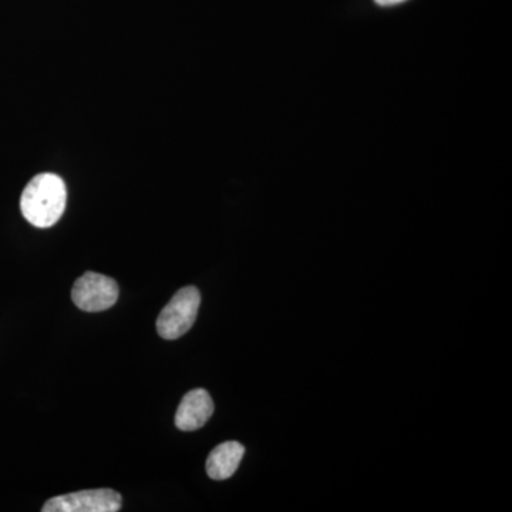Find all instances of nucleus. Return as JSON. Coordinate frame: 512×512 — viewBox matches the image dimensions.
<instances>
[{
    "label": "nucleus",
    "mask_w": 512,
    "mask_h": 512,
    "mask_svg": "<svg viewBox=\"0 0 512 512\" xmlns=\"http://www.w3.org/2000/svg\"><path fill=\"white\" fill-rule=\"evenodd\" d=\"M67 191L59 175H36L20 198L23 217L37 228H49L62 218L66 208Z\"/></svg>",
    "instance_id": "f257e3e1"
},
{
    "label": "nucleus",
    "mask_w": 512,
    "mask_h": 512,
    "mask_svg": "<svg viewBox=\"0 0 512 512\" xmlns=\"http://www.w3.org/2000/svg\"><path fill=\"white\" fill-rule=\"evenodd\" d=\"M200 305L201 293L195 286L180 289L158 316V335L167 340L184 336L197 320Z\"/></svg>",
    "instance_id": "f03ea898"
},
{
    "label": "nucleus",
    "mask_w": 512,
    "mask_h": 512,
    "mask_svg": "<svg viewBox=\"0 0 512 512\" xmlns=\"http://www.w3.org/2000/svg\"><path fill=\"white\" fill-rule=\"evenodd\" d=\"M72 299L84 312H103L113 308L119 299V285L109 276L86 272L77 279Z\"/></svg>",
    "instance_id": "7ed1b4c3"
},
{
    "label": "nucleus",
    "mask_w": 512,
    "mask_h": 512,
    "mask_svg": "<svg viewBox=\"0 0 512 512\" xmlns=\"http://www.w3.org/2000/svg\"><path fill=\"white\" fill-rule=\"evenodd\" d=\"M121 495L109 488L84 490L79 493L50 498L43 512H117L121 510Z\"/></svg>",
    "instance_id": "20e7f679"
},
{
    "label": "nucleus",
    "mask_w": 512,
    "mask_h": 512,
    "mask_svg": "<svg viewBox=\"0 0 512 512\" xmlns=\"http://www.w3.org/2000/svg\"><path fill=\"white\" fill-rule=\"evenodd\" d=\"M214 413V402L204 389L188 392L181 400L175 414V426L183 431H195L204 427Z\"/></svg>",
    "instance_id": "39448f33"
},
{
    "label": "nucleus",
    "mask_w": 512,
    "mask_h": 512,
    "mask_svg": "<svg viewBox=\"0 0 512 512\" xmlns=\"http://www.w3.org/2000/svg\"><path fill=\"white\" fill-rule=\"evenodd\" d=\"M245 447L238 441H225L211 451L207 460L208 477L215 481L228 480L238 470Z\"/></svg>",
    "instance_id": "423d86ee"
},
{
    "label": "nucleus",
    "mask_w": 512,
    "mask_h": 512,
    "mask_svg": "<svg viewBox=\"0 0 512 512\" xmlns=\"http://www.w3.org/2000/svg\"><path fill=\"white\" fill-rule=\"evenodd\" d=\"M377 5L380 6H393L399 5V3L406 2V0H375Z\"/></svg>",
    "instance_id": "0eeeda50"
}]
</instances>
